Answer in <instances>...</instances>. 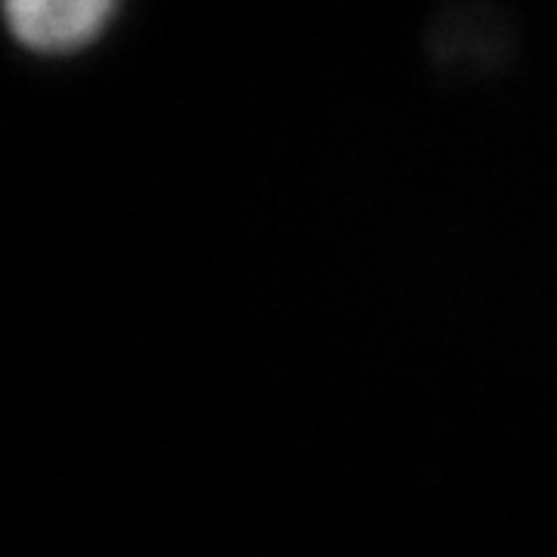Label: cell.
I'll list each match as a JSON object with an SVG mask.
<instances>
[{
  "mask_svg": "<svg viewBox=\"0 0 557 557\" xmlns=\"http://www.w3.org/2000/svg\"><path fill=\"white\" fill-rule=\"evenodd\" d=\"M119 0H3V16L22 47L72 53L100 38Z\"/></svg>",
  "mask_w": 557,
  "mask_h": 557,
  "instance_id": "6da1fadb",
  "label": "cell"
}]
</instances>
